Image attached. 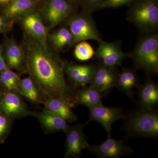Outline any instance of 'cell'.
I'll list each match as a JSON object with an SVG mask.
<instances>
[{"mask_svg": "<svg viewBox=\"0 0 158 158\" xmlns=\"http://www.w3.org/2000/svg\"><path fill=\"white\" fill-rule=\"evenodd\" d=\"M19 94L29 101L34 103H43L42 95L35 81L31 76L20 79L19 84Z\"/></svg>", "mask_w": 158, "mask_h": 158, "instance_id": "obj_22", "label": "cell"}, {"mask_svg": "<svg viewBox=\"0 0 158 158\" xmlns=\"http://www.w3.org/2000/svg\"><path fill=\"white\" fill-rule=\"evenodd\" d=\"M138 67L153 73L158 71V35H148L141 40L132 54Z\"/></svg>", "mask_w": 158, "mask_h": 158, "instance_id": "obj_4", "label": "cell"}, {"mask_svg": "<svg viewBox=\"0 0 158 158\" xmlns=\"http://www.w3.org/2000/svg\"><path fill=\"white\" fill-rule=\"evenodd\" d=\"M13 1V0H0V5L6 7Z\"/></svg>", "mask_w": 158, "mask_h": 158, "instance_id": "obj_31", "label": "cell"}, {"mask_svg": "<svg viewBox=\"0 0 158 158\" xmlns=\"http://www.w3.org/2000/svg\"><path fill=\"white\" fill-rule=\"evenodd\" d=\"M50 40L53 45L59 50L73 44L72 34L69 28L66 27L60 28L51 34Z\"/></svg>", "mask_w": 158, "mask_h": 158, "instance_id": "obj_24", "label": "cell"}, {"mask_svg": "<svg viewBox=\"0 0 158 158\" xmlns=\"http://www.w3.org/2000/svg\"><path fill=\"white\" fill-rule=\"evenodd\" d=\"M104 0H80L84 11L91 13L102 8Z\"/></svg>", "mask_w": 158, "mask_h": 158, "instance_id": "obj_27", "label": "cell"}, {"mask_svg": "<svg viewBox=\"0 0 158 158\" xmlns=\"http://www.w3.org/2000/svg\"><path fill=\"white\" fill-rule=\"evenodd\" d=\"M36 5V1L34 0H13L5 7L4 11L5 17L10 20L22 18L34 11Z\"/></svg>", "mask_w": 158, "mask_h": 158, "instance_id": "obj_18", "label": "cell"}, {"mask_svg": "<svg viewBox=\"0 0 158 158\" xmlns=\"http://www.w3.org/2000/svg\"><path fill=\"white\" fill-rule=\"evenodd\" d=\"M67 1H68L71 4L76 5V4L80 2V0H67Z\"/></svg>", "mask_w": 158, "mask_h": 158, "instance_id": "obj_33", "label": "cell"}, {"mask_svg": "<svg viewBox=\"0 0 158 158\" xmlns=\"http://www.w3.org/2000/svg\"><path fill=\"white\" fill-rule=\"evenodd\" d=\"M31 116H35L38 119L47 133L59 131L65 133L69 127L68 122L63 118L45 110L40 112H32Z\"/></svg>", "mask_w": 158, "mask_h": 158, "instance_id": "obj_16", "label": "cell"}, {"mask_svg": "<svg viewBox=\"0 0 158 158\" xmlns=\"http://www.w3.org/2000/svg\"><path fill=\"white\" fill-rule=\"evenodd\" d=\"M88 149L91 153L100 158H119L129 156L133 152L129 145L125 144L122 140L112 138L111 134L108 135L106 141L98 145H89Z\"/></svg>", "mask_w": 158, "mask_h": 158, "instance_id": "obj_6", "label": "cell"}, {"mask_svg": "<svg viewBox=\"0 0 158 158\" xmlns=\"http://www.w3.org/2000/svg\"><path fill=\"white\" fill-rule=\"evenodd\" d=\"M96 67L90 64L80 65L68 63L64 65V73L75 87H84L90 85Z\"/></svg>", "mask_w": 158, "mask_h": 158, "instance_id": "obj_13", "label": "cell"}, {"mask_svg": "<svg viewBox=\"0 0 158 158\" xmlns=\"http://www.w3.org/2000/svg\"><path fill=\"white\" fill-rule=\"evenodd\" d=\"M139 104L143 109L152 110L158 103V86L151 80L142 85L139 90Z\"/></svg>", "mask_w": 158, "mask_h": 158, "instance_id": "obj_19", "label": "cell"}, {"mask_svg": "<svg viewBox=\"0 0 158 158\" xmlns=\"http://www.w3.org/2000/svg\"><path fill=\"white\" fill-rule=\"evenodd\" d=\"M14 118L0 113V142H4L11 131Z\"/></svg>", "mask_w": 158, "mask_h": 158, "instance_id": "obj_26", "label": "cell"}, {"mask_svg": "<svg viewBox=\"0 0 158 158\" xmlns=\"http://www.w3.org/2000/svg\"><path fill=\"white\" fill-rule=\"evenodd\" d=\"M128 12L127 19L143 32L158 27V0H137Z\"/></svg>", "mask_w": 158, "mask_h": 158, "instance_id": "obj_3", "label": "cell"}, {"mask_svg": "<svg viewBox=\"0 0 158 158\" xmlns=\"http://www.w3.org/2000/svg\"><path fill=\"white\" fill-rule=\"evenodd\" d=\"M130 56V54L122 50L119 43L104 41L99 43L94 55V56L101 62L102 65L110 68L121 65L123 60Z\"/></svg>", "mask_w": 158, "mask_h": 158, "instance_id": "obj_8", "label": "cell"}, {"mask_svg": "<svg viewBox=\"0 0 158 158\" xmlns=\"http://www.w3.org/2000/svg\"><path fill=\"white\" fill-rule=\"evenodd\" d=\"M84 126L78 124L69 126L66 132L65 158H78L90 144L83 131Z\"/></svg>", "mask_w": 158, "mask_h": 158, "instance_id": "obj_10", "label": "cell"}, {"mask_svg": "<svg viewBox=\"0 0 158 158\" xmlns=\"http://www.w3.org/2000/svg\"><path fill=\"white\" fill-rule=\"evenodd\" d=\"M103 94L98 89L90 86L84 87L75 95L76 103L89 108L102 105V98Z\"/></svg>", "mask_w": 158, "mask_h": 158, "instance_id": "obj_20", "label": "cell"}, {"mask_svg": "<svg viewBox=\"0 0 158 158\" xmlns=\"http://www.w3.org/2000/svg\"><path fill=\"white\" fill-rule=\"evenodd\" d=\"M20 79L18 74L9 68L0 73V85L6 91L19 94V84Z\"/></svg>", "mask_w": 158, "mask_h": 158, "instance_id": "obj_23", "label": "cell"}, {"mask_svg": "<svg viewBox=\"0 0 158 158\" xmlns=\"http://www.w3.org/2000/svg\"><path fill=\"white\" fill-rule=\"evenodd\" d=\"M21 96L15 91H5L0 101V113L14 119L31 116Z\"/></svg>", "mask_w": 158, "mask_h": 158, "instance_id": "obj_9", "label": "cell"}, {"mask_svg": "<svg viewBox=\"0 0 158 158\" xmlns=\"http://www.w3.org/2000/svg\"><path fill=\"white\" fill-rule=\"evenodd\" d=\"M5 91H6V90H4L2 87H0V101L2 98L3 96H4Z\"/></svg>", "mask_w": 158, "mask_h": 158, "instance_id": "obj_32", "label": "cell"}, {"mask_svg": "<svg viewBox=\"0 0 158 158\" xmlns=\"http://www.w3.org/2000/svg\"><path fill=\"white\" fill-rule=\"evenodd\" d=\"M72 4L66 0H48L44 6L42 14L51 27H56L73 14Z\"/></svg>", "mask_w": 158, "mask_h": 158, "instance_id": "obj_7", "label": "cell"}, {"mask_svg": "<svg viewBox=\"0 0 158 158\" xmlns=\"http://www.w3.org/2000/svg\"><path fill=\"white\" fill-rule=\"evenodd\" d=\"M26 70L35 81L45 98L58 97L66 101L72 108L76 105L72 88L64 77L65 63L56 54L31 37L24 44Z\"/></svg>", "mask_w": 158, "mask_h": 158, "instance_id": "obj_1", "label": "cell"}, {"mask_svg": "<svg viewBox=\"0 0 158 158\" xmlns=\"http://www.w3.org/2000/svg\"><path fill=\"white\" fill-rule=\"evenodd\" d=\"M90 14L84 11L68 18L67 24L72 34L73 44L88 40H95L98 43L103 41Z\"/></svg>", "mask_w": 158, "mask_h": 158, "instance_id": "obj_5", "label": "cell"}, {"mask_svg": "<svg viewBox=\"0 0 158 158\" xmlns=\"http://www.w3.org/2000/svg\"><path fill=\"white\" fill-rule=\"evenodd\" d=\"M138 78L135 71L123 68L118 75L116 86L130 98H133V89L138 86Z\"/></svg>", "mask_w": 158, "mask_h": 158, "instance_id": "obj_21", "label": "cell"}, {"mask_svg": "<svg viewBox=\"0 0 158 158\" xmlns=\"http://www.w3.org/2000/svg\"><path fill=\"white\" fill-rule=\"evenodd\" d=\"M23 27L30 37L43 45H47L48 29L37 12L32 11L22 17Z\"/></svg>", "mask_w": 158, "mask_h": 158, "instance_id": "obj_12", "label": "cell"}, {"mask_svg": "<svg viewBox=\"0 0 158 158\" xmlns=\"http://www.w3.org/2000/svg\"><path fill=\"white\" fill-rule=\"evenodd\" d=\"M137 0H104L101 8H114L135 2Z\"/></svg>", "mask_w": 158, "mask_h": 158, "instance_id": "obj_28", "label": "cell"}, {"mask_svg": "<svg viewBox=\"0 0 158 158\" xmlns=\"http://www.w3.org/2000/svg\"><path fill=\"white\" fill-rule=\"evenodd\" d=\"M34 1H40V0H34Z\"/></svg>", "mask_w": 158, "mask_h": 158, "instance_id": "obj_34", "label": "cell"}, {"mask_svg": "<svg viewBox=\"0 0 158 158\" xmlns=\"http://www.w3.org/2000/svg\"><path fill=\"white\" fill-rule=\"evenodd\" d=\"M44 109L63 118L67 122L72 123L76 121L77 116L72 111L71 106L64 99L58 97H50L43 101Z\"/></svg>", "mask_w": 158, "mask_h": 158, "instance_id": "obj_17", "label": "cell"}, {"mask_svg": "<svg viewBox=\"0 0 158 158\" xmlns=\"http://www.w3.org/2000/svg\"><path fill=\"white\" fill-rule=\"evenodd\" d=\"M11 20L0 15V34L4 33L10 28L12 25Z\"/></svg>", "mask_w": 158, "mask_h": 158, "instance_id": "obj_29", "label": "cell"}, {"mask_svg": "<svg viewBox=\"0 0 158 158\" xmlns=\"http://www.w3.org/2000/svg\"><path fill=\"white\" fill-rule=\"evenodd\" d=\"M124 129L127 136L156 138L158 136V114L154 109H143L130 113Z\"/></svg>", "mask_w": 158, "mask_h": 158, "instance_id": "obj_2", "label": "cell"}, {"mask_svg": "<svg viewBox=\"0 0 158 158\" xmlns=\"http://www.w3.org/2000/svg\"><path fill=\"white\" fill-rule=\"evenodd\" d=\"M114 69L102 65L96 67L90 86L98 89L103 94L107 93L116 86L118 74Z\"/></svg>", "mask_w": 158, "mask_h": 158, "instance_id": "obj_14", "label": "cell"}, {"mask_svg": "<svg viewBox=\"0 0 158 158\" xmlns=\"http://www.w3.org/2000/svg\"><path fill=\"white\" fill-rule=\"evenodd\" d=\"M90 121L98 122L106 131L111 134L112 125L115 122L124 119L126 116L121 108L107 107L103 105L89 108Z\"/></svg>", "mask_w": 158, "mask_h": 158, "instance_id": "obj_11", "label": "cell"}, {"mask_svg": "<svg viewBox=\"0 0 158 158\" xmlns=\"http://www.w3.org/2000/svg\"><path fill=\"white\" fill-rule=\"evenodd\" d=\"M4 55L8 68L20 72L26 70L23 50L15 40H10L7 42Z\"/></svg>", "mask_w": 158, "mask_h": 158, "instance_id": "obj_15", "label": "cell"}, {"mask_svg": "<svg viewBox=\"0 0 158 158\" xmlns=\"http://www.w3.org/2000/svg\"><path fill=\"white\" fill-rule=\"evenodd\" d=\"M8 68L4 57V51L2 46L0 44V73Z\"/></svg>", "mask_w": 158, "mask_h": 158, "instance_id": "obj_30", "label": "cell"}, {"mask_svg": "<svg viewBox=\"0 0 158 158\" xmlns=\"http://www.w3.org/2000/svg\"><path fill=\"white\" fill-rule=\"evenodd\" d=\"M77 43L74 51L76 59L84 62L94 56L95 51L89 43L86 41H82Z\"/></svg>", "mask_w": 158, "mask_h": 158, "instance_id": "obj_25", "label": "cell"}]
</instances>
